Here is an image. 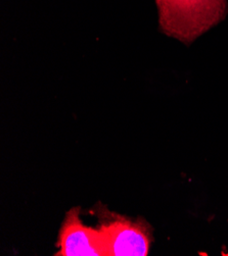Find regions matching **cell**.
<instances>
[{
  "label": "cell",
  "mask_w": 228,
  "mask_h": 256,
  "mask_svg": "<svg viewBox=\"0 0 228 256\" xmlns=\"http://www.w3.org/2000/svg\"><path fill=\"white\" fill-rule=\"evenodd\" d=\"M167 8L163 26L167 33L182 41H191L218 20L219 0H162Z\"/></svg>",
  "instance_id": "obj_1"
},
{
  "label": "cell",
  "mask_w": 228,
  "mask_h": 256,
  "mask_svg": "<svg viewBox=\"0 0 228 256\" xmlns=\"http://www.w3.org/2000/svg\"><path fill=\"white\" fill-rule=\"evenodd\" d=\"M99 230L104 235L108 256H146L153 230L145 220H133L112 212H98Z\"/></svg>",
  "instance_id": "obj_2"
},
{
  "label": "cell",
  "mask_w": 228,
  "mask_h": 256,
  "mask_svg": "<svg viewBox=\"0 0 228 256\" xmlns=\"http://www.w3.org/2000/svg\"><path fill=\"white\" fill-rule=\"evenodd\" d=\"M59 256H108L103 233L83 224L80 208H74L67 214L59 236Z\"/></svg>",
  "instance_id": "obj_3"
}]
</instances>
